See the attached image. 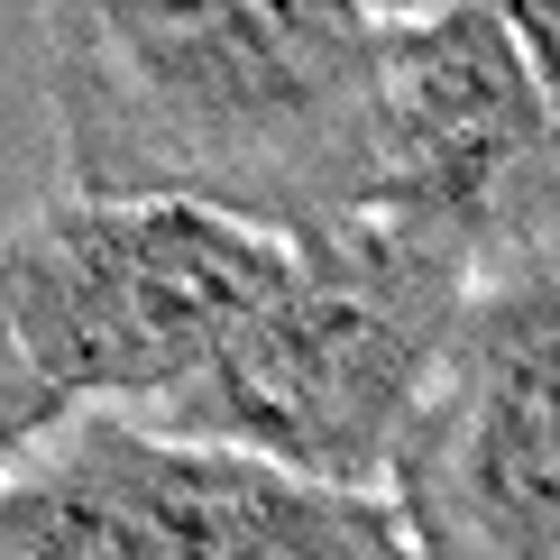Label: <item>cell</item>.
I'll return each instance as SVG.
<instances>
[{
  "label": "cell",
  "mask_w": 560,
  "mask_h": 560,
  "mask_svg": "<svg viewBox=\"0 0 560 560\" xmlns=\"http://www.w3.org/2000/svg\"><path fill=\"white\" fill-rule=\"evenodd\" d=\"M487 10L515 28L524 65H533V83H542V102L560 110V0H487Z\"/></svg>",
  "instance_id": "obj_8"
},
{
  "label": "cell",
  "mask_w": 560,
  "mask_h": 560,
  "mask_svg": "<svg viewBox=\"0 0 560 560\" xmlns=\"http://www.w3.org/2000/svg\"><path fill=\"white\" fill-rule=\"evenodd\" d=\"M285 248V285L156 423L221 451H258L322 487L386 497V469L478 285L395 240L386 221H340Z\"/></svg>",
  "instance_id": "obj_2"
},
{
  "label": "cell",
  "mask_w": 560,
  "mask_h": 560,
  "mask_svg": "<svg viewBox=\"0 0 560 560\" xmlns=\"http://www.w3.org/2000/svg\"><path fill=\"white\" fill-rule=\"evenodd\" d=\"M56 194L194 202L267 240L368 221L386 19L359 0H46Z\"/></svg>",
  "instance_id": "obj_1"
},
{
  "label": "cell",
  "mask_w": 560,
  "mask_h": 560,
  "mask_svg": "<svg viewBox=\"0 0 560 560\" xmlns=\"http://www.w3.org/2000/svg\"><path fill=\"white\" fill-rule=\"evenodd\" d=\"M386 505L423 560H560V258L469 294Z\"/></svg>",
  "instance_id": "obj_6"
},
{
  "label": "cell",
  "mask_w": 560,
  "mask_h": 560,
  "mask_svg": "<svg viewBox=\"0 0 560 560\" xmlns=\"http://www.w3.org/2000/svg\"><path fill=\"white\" fill-rule=\"evenodd\" d=\"M368 19H386V28H405V19H432V10H459V0H359Z\"/></svg>",
  "instance_id": "obj_9"
},
{
  "label": "cell",
  "mask_w": 560,
  "mask_h": 560,
  "mask_svg": "<svg viewBox=\"0 0 560 560\" xmlns=\"http://www.w3.org/2000/svg\"><path fill=\"white\" fill-rule=\"evenodd\" d=\"M65 423H83V413L46 386V368L28 359V340H19L10 313H0V478H10L19 459H37Z\"/></svg>",
  "instance_id": "obj_7"
},
{
  "label": "cell",
  "mask_w": 560,
  "mask_h": 560,
  "mask_svg": "<svg viewBox=\"0 0 560 560\" xmlns=\"http://www.w3.org/2000/svg\"><path fill=\"white\" fill-rule=\"evenodd\" d=\"M285 240L194 202H37L0 230V313L74 413L175 405L285 285Z\"/></svg>",
  "instance_id": "obj_3"
},
{
  "label": "cell",
  "mask_w": 560,
  "mask_h": 560,
  "mask_svg": "<svg viewBox=\"0 0 560 560\" xmlns=\"http://www.w3.org/2000/svg\"><path fill=\"white\" fill-rule=\"evenodd\" d=\"M368 221L469 285L560 258V110L487 0L386 28V156Z\"/></svg>",
  "instance_id": "obj_5"
},
{
  "label": "cell",
  "mask_w": 560,
  "mask_h": 560,
  "mask_svg": "<svg viewBox=\"0 0 560 560\" xmlns=\"http://www.w3.org/2000/svg\"><path fill=\"white\" fill-rule=\"evenodd\" d=\"M0 560H423L368 487L294 478L258 451L83 413L0 478Z\"/></svg>",
  "instance_id": "obj_4"
}]
</instances>
